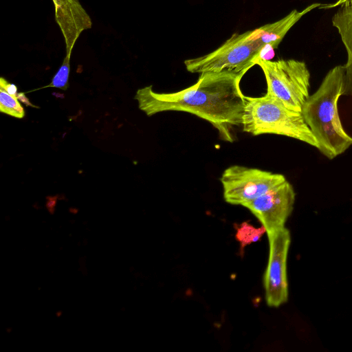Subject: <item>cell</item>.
Returning <instances> with one entry per match:
<instances>
[{"mask_svg":"<svg viewBox=\"0 0 352 352\" xmlns=\"http://www.w3.org/2000/svg\"><path fill=\"white\" fill-rule=\"evenodd\" d=\"M241 126L243 131L253 135L286 136L318 148V142L301 113L287 107L267 92L260 97L245 96Z\"/></svg>","mask_w":352,"mask_h":352,"instance_id":"cell-3","label":"cell"},{"mask_svg":"<svg viewBox=\"0 0 352 352\" xmlns=\"http://www.w3.org/2000/svg\"><path fill=\"white\" fill-rule=\"evenodd\" d=\"M242 77L226 73L199 74L196 83L173 93H157L149 85L136 91L134 99L148 116L164 111H184L210 122L221 140L233 142L232 131L242 125L245 95Z\"/></svg>","mask_w":352,"mask_h":352,"instance_id":"cell-1","label":"cell"},{"mask_svg":"<svg viewBox=\"0 0 352 352\" xmlns=\"http://www.w3.org/2000/svg\"><path fill=\"white\" fill-rule=\"evenodd\" d=\"M295 198L294 188L286 180L243 206L258 219L268 234L285 227Z\"/></svg>","mask_w":352,"mask_h":352,"instance_id":"cell-8","label":"cell"},{"mask_svg":"<svg viewBox=\"0 0 352 352\" xmlns=\"http://www.w3.org/2000/svg\"><path fill=\"white\" fill-rule=\"evenodd\" d=\"M0 89L4 90L10 95L17 96V87L14 84L8 82L4 78H0Z\"/></svg>","mask_w":352,"mask_h":352,"instance_id":"cell-15","label":"cell"},{"mask_svg":"<svg viewBox=\"0 0 352 352\" xmlns=\"http://www.w3.org/2000/svg\"><path fill=\"white\" fill-rule=\"evenodd\" d=\"M286 180L280 173L240 165L228 167L220 177L225 201L243 206Z\"/></svg>","mask_w":352,"mask_h":352,"instance_id":"cell-6","label":"cell"},{"mask_svg":"<svg viewBox=\"0 0 352 352\" xmlns=\"http://www.w3.org/2000/svg\"><path fill=\"white\" fill-rule=\"evenodd\" d=\"M343 80L342 66L331 68L317 90L309 95L300 111L318 142L317 149L329 160L336 158L352 146V136L344 130L338 109Z\"/></svg>","mask_w":352,"mask_h":352,"instance_id":"cell-2","label":"cell"},{"mask_svg":"<svg viewBox=\"0 0 352 352\" xmlns=\"http://www.w3.org/2000/svg\"><path fill=\"white\" fill-rule=\"evenodd\" d=\"M346 2H351L352 3V0H337L335 3H331V4H329V5H324V6H322L320 5V8H335V7H337V6H341L342 4L344 3H346Z\"/></svg>","mask_w":352,"mask_h":352,"instance_id":"cell-16","label":"cell"},{"mask_svg":"<svg viewBox=\"0 0 352 352\" xmlns=\"http://www.w3.org/2000/svg\"><path fill=\"white\" fill-rule=\"evenodd\" d=\"M55 21L63 35L66 54H72L80 34L92 26L91 19L78 0H52Z\"/></svg>","mask_w":352,"mask_h":352,"instance_id":"cell-9","label":"cell"},{"mask_svg":"<svg viewBox=\"0 0 352 352\" xmlns=\"http://www.w3.org/2000/svg\"><path fill=\"white\" fill-rule=\"evenodd\" d=\"M332 25L337 29L347 54L346 61L342 65L344 69L342 96L352 98V3L340 6L332 17Z\"/></svg>","mask_w":352,"mask_h":352,"instance_id":"cell-11","label":"cell"},{"mask_svg":"<svg viewBox=\"0 0 352 352\" xmlns=\"http://www.w3.org/2000/svg\"><path fill=\"white\" fill-rule=\"evenodd\" d=\"M273 50L263 47L249 30L232 34L214 51L186 59L184 65L190 73H226L243 77L260 58H265L267 51Z\"/></svg>","mask_w":352,"mask_h":352,"instance_id":"cell-4","label":"cell"},{"mask_svg":"<svg viewBox=\"0 0 352 352\" xmlns=\"http://www.w3.org/2000/svg\"><path fill=\"white\" fill-rule=\"evenodd\" d=\"M256 65L264 74L267 92L287 107L300 112L309 96L310 72L306 63L296 59L260 58Z\"/></svg>","mask_w":352,"mask_h":352,"instance_id":"cell-5","label":"cell"},{"mask_svg":"<svg viewBox=\"0 0 352 352\" xmlns=\"http://www.w3.org/2000/svg\"><path fill=\"white\" fill-rule=\"evenodd\" d=\"M269 258L263 283L268 306L278 307L287 301V260L291 236L285 227L267 234Z\"/></svg>","mask_w":352,"mask_h":352,"instance_id":"cell-7","label":"cell"},{"mask_svg":"<svg viewBox=\"0 0 352 352\" xmlns=\"http://www.w3.org/2000/svg\"><path fill=\"white\" fill-rule=\"evenodd\" d=\"M320 5L319 3H314L302 10H293L281 19L252 30V35L263 47H268L274 50L278 47L289 30L304 15Z\"/></svg>","mask_w":352,"mask_h":352,"instance_id":"cell-10","label":"cell"},{"mask_svg":"<svg viewBox=\"0 0 352 352\" xmlns=\"http://www.w3.org/2000/svg\"><path fill=\"white\" fill-rule=\"evenodd\" d=\"M71 55L66 54L63 63L52 79L51 82L46 87H56L66 90L69 87V76L70 72Z\"/></svg>","mask_w":352,"mask_h":352,"instance_id":"cell-13","label":"cell"},{"mask_svg":"<svg viewBox=\"0 0 352 352\" xmlns=\"http://www.w3.org/2000/svg\"><path fill=\"white\" fill-rule=\"evenodd\" d=\"M0 111L21 119L25 116V111L19 100L0 89Z\"/></svg>","mask_w":352,"mask_h":352,"instance_id":"cell-12","label":"cell"},{"mask_svg":"<svg viewBox=\"0 0 352 352\" xmlns=\"http://www.w3.org/2000/svg\"><path fill=\"white\" fill-rule=\"evenodd\" d=\"M266 232L264 227L255 228L247 223H243L237 229L236 237L243 245L255 242Z\"/></svg>","mask_w":352,"mask_h":352,"instance_id":"cell-14","label":"cell"}]
</instances>
